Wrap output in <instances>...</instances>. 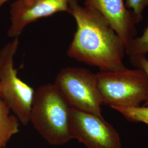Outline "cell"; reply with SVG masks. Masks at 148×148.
Segmentation results:
<instances>
[{
  "label": "cell",
  "mask_w": 148,
  "mask_h": 148,
  "mask_svg": "<svg viewBox=\"0 0 148 148\" xmlns=\"http://www.w3.org/2000/svg\"><path fill=\"white\" fill-rule=\"evenodd\" d=\"M126 53L130 57L144 56L148 53V25L143 34L139 37H135L126 47Z\"/></svg>",
  "instance_id": "30bf717a"
},
{
  "label": "cell",
  "mask_w": 148,
  "mask_h": 148,
  "mask_svg": "<svg viewBox=\"0 0 148 148\" xmlns=\"http://www.w3.org/2000/svg\"><path fill=\"white\" fill-rule=\"evenodd\" d=\"M71 0H14L10 8L7 35L16 38L29 25L60 12L69 11Z\"/></svg>",
  "instance_id": "52a82bcc"
},
{
  "label": "cell",
  "mask_w": 148,
  "mask_h": 148,
  "mask_svg": "<svg viewBox=\"0 0 148 148\" xmlns=\"http://www.w3.org/2000/svg\"><path fill=\"white\" fill-rule=\"evenodd\" d=\"M76 1H81V0H76ZM84 1H85V0H84Z\"/></svg>",
  "instance_id": "9a60e30c"
},
{
  "label": "cell",
  "mask_w": 148,
  "mask_h": 148,
  "mask_svg": "<svg viewBox=\"0 0 148 148\" xmlns=\"http://www.w3.org/2000/svg\"><path fill=\"white\" fill-rule=\"evenodd\" d=\"M127 9L132 11L136 18V23L142 21L143 12L148 7V0H126Z\"/></svg>",
  "instance_id": "7c38bea8"
},
{
  "label": "cell",
  "mask_w": 148,
  "mask_h": 148,
  "mask_svg": "<svg viewBox=\"0 0 148 148\" xmlns=\"http://www.w3.org/2000/svg\"><path fill=\"white\" fill-rule=\"evenodd\" d=\"M70 126L73 139L87 148H121L119 133L102 116L71 108Z\"/></svg>",
  "instance_id": "8992f818"
},
{
  "label": "cell",
  "mask_w": 148,
  "mask_h": 148,
  "mask_svg": "<svg viewBox=\"0 0 148 148\" xmlns=\"http://www.w3.org/2000/svg\"><path fill=\"white\" fill-rule=\"evenodd\" d=\"M19 45L14 38L0 50V99L23 125L30 122V113L35 90L18 76L14 57Z\"/></svg>",
  "instance_id": "277c9868"
},
{
  "label": "cell",
  "mask_w": 148,
  "mask_h": 148,
  "mask_svg": "<svg viewBox=\"0 0 148 148\" xmlns=\"http://www.w3.org/2000/svg\"><path fill=\"white\" fill-rule=\"evenodd\" d=\"M54 85L71 109L102 116L103 103L96 74L84 68H64Z\"/></svg>",
  "instance_id": "5b68a950"
},
{
  "label": "cell",
  "mask_w": 148,
  "mask_h": 148,
  "mask_svg": "<svg viewBox=\"0 0 148 148\" xmlns=\"http://www.w3.org/2000/svg\"><path fill=\"white\" fill-rule=\"evenodd\" d=\"M70 110L71 108L55 85L45 84L35 92L30 122L49 144L62 145L73 139Z\"/></svg>",
  "instance_id": "7a4b0ae2"
},
{
  "label": "cell",
  "mask_w": 148,
  "mask_h": 148,
  "mask_svg": "<svg viewBox=\"0 0 148 148\" xmlns=\"http://www.w3.org/2000/svg\"><path fill=\"white\" fill-rule=\"evenodd\" d=\"M10 0H0V9L5 4V3L8 2Z\"/></svg>",
  "instance_id": "5bb4252c"
},
{
  "label": "cell",
  "mask_w": 148,
  "mask_h": 148,
  "mask_svg": "<svg viewBox=\"0 0 148 148\" xmlns=\"http://www.w3.org/2000/svg\"><path fill=\"white\" fill-rule=\"evenodd\" d=\"M112 109L120 112L130 121L142 122L148 126V106L136 108L115 107Z\"/></svg>",
  "instance_id": "8fae6325"
},
{
  "label": "cell",
  "mask_w": 148,
  "mask_h": 148,
  "mask_svg": "<svg viewBox=\"0 0 148 148\" xmlns=\"http://www.w3.org/2000/svg\"><path fill=\"white\" fill-rule=\"evenodd\" d=\"M103 104L111 108L140 106L148 97V78L142 69H121L96 74Z\"/></svg>",
  "instance_id": "3957f363"
},
{
  "label": "cell",
  "mask_w": 148,
  "mask_h": 148,
  "mask_svg": "<svg viewBox=\"0 0 148 148\" xmlns=\"http://www.w3.org/2000/svg\"><path fill=\"white\" fill-rule=\"evenodd\" d=\"M11 112L0 99V148H5L12 137L19 132L21 122Z\"/></svg>",
  "instance_id": "9c48e42d"
},
{
  "label": "cell",
  "mask_w": 148,
  "mask_h": 148,
  "mask_svg": "<svg viewBox=\"0 0 148 148\" xmlns=\"http://www.w3.org/2000/svg\"><path fill=\"white\" fill-rule=\"evenodd\" d=\"M85 5L98 12L109 23L126 47L137 35L136 21L124 0H85Z\"/></svg>",
  "instance_id": "ba28073f"
},
{
  "label": "cell",
  "mask_w": 148,
  "mask_h": 148,
  "mask_svg": "<svg viewBox=\"0 0 148 148\" xmlns=\"http://www.w3.org/2000/svg\"><path fill=\"white\" fill-rule=\"evenodd\" d=\"M68 13L76 24L67 50L69 57L97 67L101 71L126 68L123 62L126 46L101 13L80 5L76 0L71 1Z\"/></svg>",
  "instance_id": "6da1fadb"
},
{
  "label": "cell",
  "mask_w": 148,
  "mask_h": 148,
  "mask_svg": "<svg viewBox=\"0 0 148 148\" xmlns=\"http://www.w3.org/2000/svg\"><path fill=\"white\" fill-rule=\"evenodd\" d=\"M130 58V62L136 68L143 70L148 78V60L146 58V56H140ZM143 106H148V97L147 101L144 102Z\"/></svg>",
  "instance_id": "4fadbf2b"
}]
</instances>
